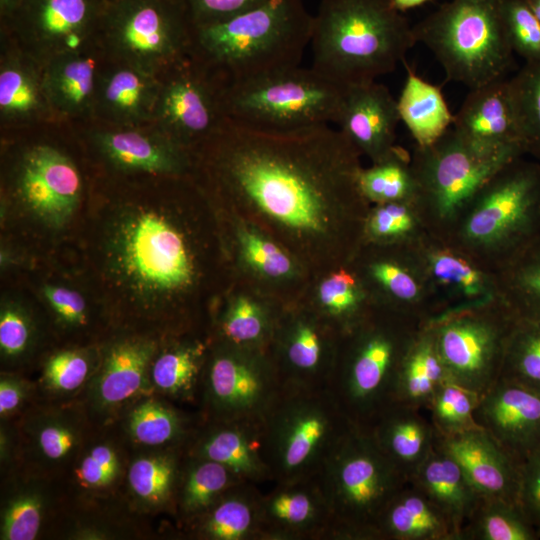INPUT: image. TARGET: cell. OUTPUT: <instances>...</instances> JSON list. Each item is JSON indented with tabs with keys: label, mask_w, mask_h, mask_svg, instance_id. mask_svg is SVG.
Instances as JSON below:
<instances>
[{
	"label": "cell",
	"mask_w": 540,
	"mask_h": 540,
	"mask_svg": "<svg viewBox=\"0 0 540 540\" xmlns=\"http://www.w3.org/2000/svg\"><path fill=\"white\" fill-rule=\"evenodd\" d=\"M218 190L289 250L347 266L364 243L371 204L361 154L328 124L262 129L228 118L204 142Z\"/></svg>",
	"instance_id": "1"
},
{
	"label": "cell",
	"mask_w": 540,
	"mask_h": 540,
	"mask_svg": "<svg viewBox=\"0 0 540 540\" xmlns=\"http://www.w3.org/2000/svg\"><path fill=\"white\" fill-rule=\"evenodd\" d=\"M312 25L303 0H268L223 20L192 25L189 52L225 88L299 66Z\"/></svg>",
	"instance_id": "2"
},
{
	"label": "cell",
	"mask_w": 540,
	"mask_h": 540,
	"mask_svg": "<svg viewBox=\"0 0 540 540\" xmlns=\"http://www.w3.org/2000/svg\"><path fill=\"white\" fill-rule=\"evenodd\" d=\"M416 43L392 0H321L313 15L311 67L342 86L375 81Z\"/></svg>",
	"instance_id": "3"
},
{
	"label": "cell",
	"mask_w": 540,
	"mask_h": 540,
	"mask_svg": "<svg viewBox=\"0 0 540 540\" xmlns=\"http://www.w3.org/2000/svg\"><path fill=\"white\" fill-rule=\"evenodd\" d=\"M540 235V163L518 157L481 187L446 241L495 273Z\"/></svg>",
	"instance_id": "4"
},
{
	"label": "cell",
	"mask_w": 540,
	"mask_h": 540,
	"mask_svg": "<svg viewBox=\"0 0 540 540\" xmlns=\"http://www.w3.org/2000/svg\"><path fill=\"white\" fill-rule=\"evenodd\" d=\"M425 323L376 306L341 335L327 389L354 425L369 426L392 403L398 366Z\"/></svg>",
	"instance_id": "5"
},
{
	"label": "cell",
	"mask_w": 540,
	"mask_h": 540,
	"mask_svg": "<svg viewBox=\"0 0 540 540\" xmlns=\"http://www.w3.org/2000/svg\"><path fill=\"white\" fill-rule=\"evenodd\" d=\"M331 514L328 540H377L382 513L409 483L370 431L352 425L318 475Z\"/></svg>",
	"instance_id": "6"
},
{
	"label": "cell",
	"mask_w": 540,
	"mask_h": 540,
	"mask_svg": "<svg viewBox=\"0 0 540 540\" xmlns=\"http://www.w3.org/2000/svg\"><path fill=\"white\" fill-rule=\"evenodd\" d=\"M106 254L114 278L147 303L165 301L194 282L195 265L184 234L156 208L121 211L108 232Z\"/></svg>",
	"instance_id": "7"
},
{
	"label": "cell",
	"mask_w": 540,
	"mask_h": 540,
	"mask_svg": "<svg viewBox=\"0 0 540 540\" xmlns=\"http://www.w3.org/2000/svg\"><path fill=\"white\" fill-rule=\"evenodd\" d=\"M520 146L489 148L452 127L427 146H415L411 166L415 204L428 232L447 240L481 187L501 167L522 157Z\"/></svg>",
	"instance_id": "8"
},
{
	"label": "cell",
	"mask_w": 540,
	"mask_h": 540,
	"mask_svg": "<svg viewBox=\"0 0 540 540\" xmlns=\"http://www.w3.org/2000/svg\"><path fill=\"white\" fill-rule=\"evenodd\" d=\"M273 483L316 477L353 423L327 388L283 385L262 417Z\"/></svg>",
	"instance_id": "9"
},
{
	"label": "cell",
	"mask_w": 540,
	"mask_h": 540,
	"mask_svg": "<svg viewBox=\"0 0 540 540\" xmlns=\"http://www.w3.org/2000/svg\"><path fill=\"white\" fill-rule=\"evenodd\" d=\"M502 0H450L413 27L416 42L435 55L448 80L470 89L505 78L513 51Z\"/></svg>",
	"instance_id": "10"
},
{
	"label": "cell",
	"mask_w": 540,
	"mask_h": 540,
	"mask_svg": "<svg viewBox=\"0 0 540 540\" xmlns=\"http://www.w3.org/2000/svg\"><path fill=\"white\" fill-rule=\"evenodd\" d=\"M345 87L300 65L223 88L226 118L251 127L298 129L335 123Z\"/></svg>",
	"instance_id": "11"
},
{
	"label": "cell",
	"mask_w": 540,
	"mask_h": 540,
	"mask_svg": "<svg viewBox=\"0 0 540 540\" xmlns=\"http://www.w3.org/2000/svg\"><path fill=\"white\" fill-rule=\"evenodd\" d=\"M516 315L498 297L448 310L429 321L447 373L481 395L499 378Z\"/></svg>",
	"instance_id": "12"
},
{
	"label": "cell",
	"mask_w": 540,
	"mask_h": 540,
	"mask_svg": "<svg viewBox=\"0 0 540 540\" xmlns=\"http://www.w3.org/2000/svg\"><path fill=\"white\" fill-rule=\"evenodd\" d=\"M103 20L107 41L124 64L155 74L189 53L192 24L183 0H112Z\"/></svg>",
	"instance_id": "13"
},
{
	"label": "cell",
	"mask_w": 540,
	"mask_h": 540,
	"mask_svg": "<svg viewBox=\"0 0 540 540\" xmlns=\"http://www.w3.org/2000/svg\"><path fill=\"white\" fill-rule=\"evenodd\" d=\"M201 387L208 421L262 419L283 384L267 351L218 345Z\"/></svg>",
	"instance_id": "14"
},
{
	"label": "cell",
	"mask_w": 540,
	"mask_h": 540,
	"mask_svg": "<svg viewBox=\"0 0 540 540\" xmlns=\"http://www.w3.org/2000/svg\"><path fill=\"white\" fill-rule=\"evenodd\" d=\"M349 266L376 306L425 322L442 313L414 245L363 243Z\"/></svg>",
	"instance_id": "15"
},
{
	"label": "cell",
	"mask_w": 540,
	"mask_h": 540,
	"mask_svg": "<svg viewBox=\"0 0 540 540\" xmlns=\"http://www.w3.org/2000/svg\"><path fill=\"white\" fill-rule=\"evenodd\" d=\"M171 69L158 96L157 126L184 147L205 142L226 119L223 88L197 63L184 59Z\"/></svg>",
	"instance_id": "16"
},
{
	"label": "cell",
	"mask_w": 540,
	"mask_h": 540,
	"mask_svg": "<svg viewBox=\"0 0 540 540\" xmlns=\"http://www.w3.org/2000/svg\"><path fill=\"white\" fill-rule=\"evenodd\" d=\"M14 191L25 209L48 227L61 228L73 216L82 192L73 161L49 145H34L20 157Z\"/></svg>",
	"instance_id": "17"
},
{
	"label": "cell",
	"mask_w": 540,
	"mask_h": 540,
	"mask_svg": "<svg viewBox=\"0 0 540 540\" xmlns=\"http://www.w3.org/2000/svg\"><path fill=\"white\" fill-rule=\"evenodd\" d=\"M321 320L289 316L275 321L267 353L283 385L328 387L341 334Z\"/></svg>",
	"instance_id": "18"
},
{
	"label": "cell",
	"mask_w": 540,
	"mask_h": 540,
	"mask_svg": "<svg viewBox=\"0 0 540 540\" xmlns=\"http://www.w3.org/2000/svg\"><path fill=\"white\" fill-rule=\"evenodd\" d=\"M12 15L25 41L49 61L83 52L100 7L97 0H21Z\"/></svg>",
	"instance_id": "19"
},
{
	"label": "cell",
	"mask_w": 540,
	"mask_h": 540,
	"mask_svg": "<svg viewBox=\"0 0 540 540\" xmlns=\"http://www.w3.org/2000/svg\"><path fill=\"white\" fill-rule=\"evenodd\" d=\"M477 423L519 461L540 448V390L498 379L482 393Z\"/></svg>",
	"instance_id": "20"
},
{
	"label": "cell",
	"mask_w": 540,
	"mask_h": 540,
	"mask_svg": "<svg viewBox=\"0 0 540 540\" xmlns=\"http://www.w3.org/2000/svg\"><path fill=\"white\" fill-rule=\"evenodd\" d=\"M414 247L442 313L497 297L494 273L449 241L428 233Z\"/></svg>",
	"instance_id": "21"
},
{
	"label": "cell",
	"mask_w": 540,
	"mask_h": 540,
	"mask_svg": "<svg viewBox=\"0 0 540 540\" xmlns=\"http://www.w3.org/2000/svg\"><path fill=\"white\" fill-rule=\"evenodd\" d=\"M331 514L317 476L262 494L260 540H328Z\"/></svg>",
	"instance_id": "22"
},
{
	"label": "cell",
	"mask_w": 540,
	"mask_h": 540,
	"mask_svg": "<svg viewBox=\"0 0 540 540\" xmlns=\"http://www.w3.org/2000/svg\"><path fill=\"white\" fill-rule=\"evenodd\" d=\"M399 121L397 100L387 87L369 81L345 87L335 123L359 153L374 163L395 149Z\"/></svg>",
	"instance_id": "23"
},
{
	"label": "cell",
	"mask_w": 540,
	"mask_h": 540,
	"mask_svg": "<svg viewBox=\"0 0 540 540\" xmlns=\"http://www.w3.org/2000/svg\"><path fill=\"white\" fill-rule=\"evenodd\" d=\"M436 441L455 459L481 497L519 503L522 462L483 428L448 437L437 435Z\"/></svg>",
	"instance_id": "24"
},
{
	"label": "cell",
	"mask_w": 540,
	"mask_h": 540,
	"mask_svg": "<svg viewBox=\"0 0 540 540\" xmlns=\"http://www.w3.org/2000/svg\"><path fill=\"white\" fill-rule=\"evenodd\" d=\"M209 424L192 439L188 456L220 463L245 483H273L265 455L262 419Z\"/></svg>",
	"instance_id": "25"
},
{
	"label": "cell",
	"mask_w": 540,
	"mask_h": 540,
	"mask_svg": "<svg viewBox=\"0 0 540 540\" xmlns=\"http://www.w3.org/2000/svg\"><path fill=\"white\" fill-rule=\"evenodd\" d=\"M452 128L485 147H522L508 80L502 78L470 89L454 115Z\"/></svg>",
	"instance_id": "26"
},
{
	"label": "cell",
	"mask_w": 540,
	"mask_h": 540,
	"mask_svg": "<svg viewBox=\"0 0 540 540\" xmlns=\"http://www.w3.org/2000/svg\"><path fill=\"white\" fill-rule=\"evenodd\" d=\"M94 142L113 166L125 171L178 174L188 164L186 148L159 128L99 131Z\"/></svg>",
	"instance_id": "27"
},
{
	"label": "cell",
	"mask_w": 540,
	"mask_h": 540,
	"mask_svg": "<svg viewBox=\"0 0 540 540\" xmlns=\"http://www.w3.org/2000/svg\"><path fill=\"white\" fill-rule=\"evenodd\" d=\"M420 409L392 403L367 428L408 481L436 445L437 433Z\"/></svg>",
	"instance_id": "28"
},
{
	"label": "cell",
	"mask_w": 540,
	"mask_h": 540,
	"mask_svg": "<svg viewBox=\"0 0 540 540\" xmlns=\"http://www.w3.org/2000/svg\"><path fill=\"white\" fill-rule=\"evenodd\" d=\"M453 523L461 533L482 497L455 459L436 445L409 479Z\"/></svg>",
	"instance_id": "29"
},
{
	"label": "cell",
	"mask_w": 540,
	"mask_h": 540,
	"mask_svg": "<svg viewBox=\"0 0 540 540\" xmlns=\"http://www.w3.org/2000/svg\"><path fill=\"white\" fill-rule=\"evenodd\" d=\"M377 540H460V536L450 519L408 483L382 513Z\"/></svg>",
	"instance_id": "30"
},
{
	"label": "cell",
	"mask_w": 540,
	"mask_h": 540,
	"mask_svg": "<svg viewBox=\"0 0 540 540\" xmlns=\"http://www.w3.org/2000/svg\"><path fill=\"white\" fill-rule=\"evenodd\" d=\"M160 88L154 73L123 64L103 76L95 101L112 121L134 125L154 119Z\"/></svg>",
	"instance_id": "31"
},
{
	"label": "cell",
	"mask_w": 540,
	"mask_h": 540,
	"mask_svg": "<svg viewBox=\"0 0 540 540\" xmlns=\"http://www.w3.org/2000/svg\"><path fill=\"white\" fill-rule=\"evenodd\" d=\"M449 378L428 321L401 359L394 380L392 403L427 409L436 390Z\"/></svg>",
	"instance_id": "32"
},
{
	"label": "cell",
	"mask_w": 540,
	"mask_h": 540,
	"mask_svg": "<svg viewBox=\"0 0 540 540\" xmlns=\"http://www.w3.org/2000/svg\"><path fill=\"white\" fill-rule=\"evenodd\" d=\"M262 494L255 484L233 486L191 520L195 535L211 540H260Z\"/></svg>",
	"instance_id": "33"
},
{
	"label": "cell",
	"mask_w": 540,
	"mask_h": 540,
	"mask_svg": "<svg viewBox=\"0 0 540 540\" xmlns=\"http://www.w3.org/2000/svg\"><path fill=\"white\" fill-rule=\"evenodd\" d=\"M155 351L156 343L143 338H127L112 345L95 384L98 403L110 407L133 397L144 383Z\"/></svg>",
	"instance_id": "34"
},
{
	"label": "cell",
	"mask_w": 540,
	"mask_h": 540,
	"mask_svg": "<svg viewBox=\"0 0 540 540\" xmlns=\"http://www.w3.org/2000/svg\"><path fill=\"white\" fill-rule=\"evenodd\" d=\"M42 80L50 108L61 114H82L96 99L95 63L84 52L50 59L42 72Z\"/></svg>",
	"instance_id": "35"
},
{
	"label": "cell",
	"mask_w": 540,
	"mask_h": 540,
	"mask_svg": "<svg viewBox=\"0 0 540 540\" xmlns=\"http://www.w3.org/2000/svg\"><path fill=\"white\" fill-rule=\"evenodd\" d=\"M400 121L413 139L415 146H427L439 139L453 124L454 115L440 87L424 80L411 69L397 99Z\"/></svg>",
	"instance_id": "36"
},
{
	"label": "cell",
	"mask_w": 540,
	"mask_h": 540,
	"mask_svg": "<svg viewBox=\"0 0 540 540\" xmlns=\"http://www.w3.org/2000/svg\"><path fill=\"white\" fill-rule=\"evenodd\" d=\"M48 108L42 72L21 56L6 57L0 68L1 118L7 122L29 121Z\"/></svg>",
	"instance_id": "37"
},
{
	"label": "cell",
	"mask_w": 540,
	"mask_h": 540,
	"mask_svg": "<svg viewBox=\"0 0 540 540\" xmlns=\"http://www.w3.org/2000/svg\"><path fill=\"white\" fill-rule=\"evenodd\" d=\"M494 276L496 296L517 317H540V235Z\"/></svg>",
	"instance_id": "38"
},
{
	"label": "cell",
	"mask_w": 540,
	"mask_h": 540,
	"mask_svg": "<svg viewBox=\"0 0 540 540\" xmlns=\"http://www.w3.org/2000/svg\"><path fill=\"white\" fill-rule=\"evenodd\" d=\"M318 298L327 321L341 335L353 329L376 307L349 265L329 274L320 284Z\"/></svg>",
	"instance_id": "39"
},
{
	"label": "cell",
	"mask_w": 540,
	"mask_h": 540,
	"mask_svg": "<svg viewBox=\"0 0 540 540\" xmlns=\"http://www.w3.org/2000/svg\"><path fill=\"white\" fill-rule=\"evenodd\" d=\"M539 532L519 503L483 498L465 524L461 540H536Z\"/></svg>",
	"instance_id": "40"
},
{
	"label": "cell",
	"mask_w": 540,
	"mask_h": 540,
	"mask_svg": "<svg viewBox=\"0 0 540 540\" xmlns=\"http://www.w3.org/2000/svg\"><path fill=\"white\" fill-rule=\"evenodd\" d=\"M206 346L200 342L173 346L152 362V380L162 393L192 399L202 383Z\"/></svg>",
	"instance_id": "41"
},
{
	"label": "cell",
	"mask_w": 540,
	"mask_h": 540,
	"mask_svg": "<svg viewBox=\"0 0 540 540\" xmlns=\"http://www.w3.org/2000/svg\"><path fill=\"white\" fill-rule=\"evenodd\" d=\"M361 193L371 204L398 201H414L416 180L411 166V157L396 146L385 158L374 162L368 168H361L358 174Z\"/></svg>",
	"instance_id": "42"
},
{
	"label": "cell",
	"mask_w": 540,
	"mask_h": 540,
	"mask_svg": "<svg viewBox=\"0 0 540 540\" xmlns=\"http://www.w3.org/2000/svg\"><path fill=\"white\" fill-rule=\"evenodd\" d=\"M178 491V505L193 520L205 512L222 494L242 481L215 461L190 457Z\"/></svg>",
	"instance_id": "43"
},
{
	"label": "cell",
	"mask_w": 540,
	"mask_h": 540,
	"mask_svg": "<svg viewBox=\"0 0 540 540\" xmlns=\"http://www.w3.org/2000/svg\"><path fill=\"white\" fill-rule=\"evenodd\" d=\"M428 230L414 201L371 205L364 227V243L414 245Z\"/></svg>",
	"instance_id": "44"
},
{
	"label": "cell",
	"mask_w": 540,
	"mask_h": 540,
	"mask_svg": "<svg viewBox=\"0 0 540 540\" xmlns=\"http://www.w3.org/2000/svg\"><path fill=\"white\" fill-rule=\"evenodd\" d=\"M498 379L540 390V317H517Z\"/></svg>",
	"instance_id": "45"
},
{
	"label": "cell",
	"mask_w": 540,
	"mask_h": 540,
	"mask_svg": "<svg viewBox=\"0 0 540 540\" xmlns=\"http://www.w3.org/2000/svg\"><path fill=\"white\" fill-rule=\"evenodd\" d=\"M508 82L524 152L540 161V60L525 62Z\"/></svg>",
	"instance_id": "46"
},
{
	"label": "cell",
	"mask_w": 540,
	"mask_h": 540,
	"mask_svg": "<svg viewBox=\"0 0 540 540\" xmlns=\"http://www.w3.org/2000/svg\"><path fill=\"white\" fill-rule=\"evenodd\" d=\"M479 397L450 378L444 381L427 408L437 435L448 437L480 428L475 418Z\"/></svg>",
	"instance_id": "47"
},
{
	"label": "cell",
	"mask_w": 540,
	"mask_h": 540,
	"mask_svg": "<svg viewBox=\"0 0 540 540\" xmlns=\"http://www.w3.org/2000/svg\"><path fill=\"white\" fill-rule=\"evenodd\" d=\"M275 320L256 302L239 297L231 303L220 321L223 342L267 351Z\"/></svg>",
	"instance_id": "48"
},
{
	"label": "cell",
	"mask_w": 540,
	"mask_h": 540,
	"mask_svg": "<svg viewBox=\"0 0 540 540\" xmlns=\"http://www.w3.org/2000/svg\"><path fill=\"white\" fill-rule=\"evenodd\" d=\"M179 472L178 461L173 454L142 457L131 464L128 481L141 500L162 504L176 488Z\"/></svg>",
	"instance_id": "49"
},
{
	"label": "cell",
	"mask_w": 540,
	"mask_h": 540,
	"mask_svg": "<svg viewBox=\"0 0 540 540\" xmlns=\"http://www.w3.org/2000/svg\"><path fill=\"white\" fill-rule=\"evenodd\" d=\"M129 430L133 438L145 445H163L183 441L190 432L182 416L156 401H146L131 413Z\"/></svg>",
	"instance_id": "50"
},
{
	"label": "cell",
	"mask_w": 540,
	"mask_h": 540,
	"mask_svg": "<svg viewBox=\"0 0 540 540\" xmlns=\"http://www.w3.org/2000/svg\"><path fill=\"white\" fill-rule=\"evenodd\" d=\"M501 16L508 42L525 62L540 60V22L527 0H502Z\"/></svg>",
	"instance_id": "51"
},
{
	"label": "cell",
	"mask_w": 540,
	"mask_h": 540,
	"mask_svg": "<svg viewBox=\"0 0 540 540\" xmlns=\"http://www.w3.org/2000/svg\"><path fill=\"white\" fill-rule=\"evenodd\" d=\"M44 513V500L34 490H21L5 504L1 519V539L32 540L36 538Z\"/></svg>",
	"instance_id": "52"
},
{
	"label": "cell",
	"mask_w": 540,
	"mask_h": 540,
	"mask_svg": "<svg viewBox=\"0 0 540 540\" xmlns=\"http://www.w3.org/2000/svg\"><path fill=\"white\" fill-rule=\"evenodd\" d=\"M238 237L245 260L264 276L284 278L293 272L291 257L274 240L250 229H242Z\"/></svg>",
	"instance_id": "53"
},
{
	"label": "cell",
	"mask_w": 540,
	"mask_h": 540,
	"mask_svg": "<svg viewBox=\"0 0 540 540\" xmlns=\"http://www.w3.org/2000/svg\"><path fill=\"white\" fill-rule=\"evenodd\" d=\"M90 371L88 357L81 351L64 350L49 358L44 378L54 390L70 392L80 387Z\"/></svg>",
	"instance_id": "54"
},
{
	"label": "cell",
	"mask_w": 540,
	"mask_h": 540,
	"mask_svg": "<svg viewBox=\"0 0 540 540\" xmlns=\"http://www.w3.org/2000/svg\"><path fill=\"white\" fill-rule=\"evenodd\" d=\"M32 325L19 307L7 305L0 313V349L7 358H17L29 348Z\"/></svg>",
	"instance_id": "55"
},
{
	"label": "cell",
	"mask_w": 540,
	"mask_h": 540,
	"mask_svg": "<svg viewBox=\"0 0 540 540\" xmlns=\"http://www.w3.org/2000/svg\"><path fill=\"white\" fill-rule=\"evenodd\" d=\"M119 472V459L115 450L106 444L94 446L79 465L81 482L90 488L110 485Z\"/></svg>",
	"instance_id": "56"
},
{
	"label": "cell",
	"mask_w": 540,
	"mask_h": 540,
	"mask_svg": "<svg viewBox=\"0 0 540 540\" xmlns=\"http://www.w3.org/2000/svg\"><path fill=\"white\" fill-rule=\"evenodd\" d=\"M36 440L43 456L51 461H60L76 448L79 434L66 421L52 420L39 428Z\"/></svg>",
	"instance_id": "57"
},
{
	"label": "cell",
	"mask_w": 540,
	"mask_h": 540,
	"mask_svg": "<svg viewBox=\"0 0 540 540\" xmlns=\"http://www.w3.org/2000/svg\"><path fill=\"white\" fill-rule=\"evenodd\" d=\"M518 501L540 536V448L522 461Z\"/></svg>",
	"instance_id": "58"
},
{
	"label": "cell",
	"mask_w": 540,
	"mask_h": 540,
	"mask_svg": "<svg viewBox=\"0 0 540 540\" xmlns=\"http://www.w3.org/2000/svg\"><path fill=\"white\" fill-rule=\"evenodd\" d=\"M268 0H183L192 25L223 20Z\"/></svg>",
	"instance_id": "59"
},
{
	"label": "cell",
	"mask_w": 540,
	"mask_h": 540,
	"mask_svg": "<svg viewBox=\"0 0 540 540\" xmlns=\"http://www.w3.org/2000/svg\"><path fill=\"white\" fill-rule=\"evenodd\" d=\"M43 295L63 323L71 326H81L86 323L87 305L79 292L63 286L45 285Z\"/></svg>",
	"instance_id": "60"
},
{
	"label": "cell",
	"mask_w": 540,
	"mask_h": 540,
	"mask_svg": "<svg viewBox=\"0 0 540 540\" xmlns=\"http://www.w3.org/2000/svg\"><path fill=\"white\" fill-rule=\"evenodd\" d=\"M25 385L18 379L2 377L0 381V414L2 417L15 411L23 402Z\"/></svg>",
	"instance_id": "61"
},
{
	"label": "cell",
	"mask_w": 540,
	"mask_h": 540,
	"mask_svg": "<svg viewBox=\"0 0 540 540\" xmlns=\"http://www.w3.org/2000/svg\"><path fill=\"white\" fill-rule=\"evenodd\" d=\"M428 0H392L394 6L400 11L404 12L408 9L418 7Z\"/></svg>",
	"instance_id": "62"
},
{
	"label": "cell",
	"mask_w": 540,
	"mask_h": 540,
	"mask_svg": "<svg viewBox=\"0 0 540 540\" xmlns=\"http://www.w3.org/2000/svg\"><path fill=\"white\" fill-rule=\"evenodd\" d=\"M21 0H0L1 12L4 15H11L19 6Z\"/></svg>",
	"instance_id": "63"
},
{
	"label": "cell",
	"mask_w": 540,
	"mask_h": 540,
	"mask_svg": "<svg viewBox=\"0 0 540 540\" xmlns=\"http://www.w3.org/2000/svg\"><path fill=\"white\" fill-rule=\"evenodd\" d=\"M527 2L540 22V0H527Z\"/></svg>",
	"instance_id": "64"
}]
</instances>
